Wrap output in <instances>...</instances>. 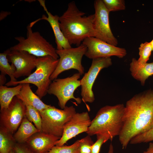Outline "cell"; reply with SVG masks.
I'll use <instances>...</instances> for the list:
<instances>
[{"mask_svg":"<svg viewBox=\"0 0 153 153\" xmlns=\"http://www.w3.org/2000/svg\"><path fill=\"white\" fill-rule=\"evenodd\" d=\"M153 126V91L148 90L134 96L126 103L123 125L118 136L122 148L133 137Z\"/></svg>","mask_w":153,"mask_h":153,"instance_id":"obj_1","label":"cell"},{"mask_svg":"<svg viewBox=\"0 0 153 153\" xmlns=\"http://www.w3.org/2000/svg\"><path fill=\"white\" fill-rule=\"evenodd\" d=\"M85 14L80 11L72 1L68 4L67 10L59 17L61 29L71 45L78 46L86 38L95 37L93 25L94 14L84 16Z\"/></svg>","mask_w":153,"mask_h":153,"instance_id":"obj_2","label":"cell"},{"mask_svg":"<svg viewBox=\"0 0 153 153\" xmlns=\"http://www.w3.org/2000/svg\"><path fill=\"white\" fill-rule=\"evenodd\" d=\"M124 108L123 104L101 108L91 121L86 133L90 136L105 135L112 141L114 137L119 135L122 129Z\"/></svg>","mask_w":153,"mask_h":153,"instance_id":"obj_3","label":"cell"},{"mask_svg":"<svg viewBox=\"0 0 153 153\" xmlns=\"http://www.w3.org/2000/svg\"><path fill=\"white\" fill-rule=\"evenodd\" d=\"M59 60V59H56L50 56L37 57L36 69L33 73L23 80L10 81L5 85L9 86L24 83L33 84L37 88L35 94L41 99L48 93L52 82L50 77L56 69Z\"/></svg>","mask_w":153,"mask_h":153,"instance_id":"obj_4","label":"cell"},{"mask_svg":"<svg viewBox=\"0 0 153 153\" xmlns=\"http://www.w3.org/2000/svg\"><path fill=\"white\" fill-rule=\"evenodd\" d=\"M30 25L27 27V37H15L18 43L9 49L11 50L25 51L37 57L50 56L56 59L59 57L56 49L38 32H33Z\"/></svg>","mask_w":153,"mask_h":153,"instance_id":"obj_5","label":"cell"},{"mask_svg":"<svg viewBox=\"0 0 153 153\" xmlns=\"http://www.w3.org/2000/svg\"><path fill=\"white\" fill-rule=\"evenodd\" d=\"M40 112L42 120L41 131L60 138L65 124L76 113L73 106H66L62 109L52 106Z\"/></svg>","mask_w":153,"mask_h":153,"instance_id":"obj_6","label":"cell"},{"mask_svg":"<svg viewBox=\"0 0 153 153\" xmlns=\"http://www.w3.org/2000/svg\"><path fill=\"white\" fill-rule=\"evenodd\" d=\"M87 50V46L82 43L76 48L56 49L60 58L57 66L50 77L51 80L57 78L58 75L64 71L72 69L77 70L81 75L83 74L84 69L82 60Z\"/></svg>","mask_w":153,"mask_h":153,"instance_id":"obj_7","label":"cell"},{"mask_svg":"<svg viewBox=\"0 0 153 153\" xmlns=\"http://www.w3.org/2000/svg\"><path fill=\"white\" fill-rule=\"evenodd\" d=\"M80 75L79 73H76L71 76L57 78L51 82L48 93L57 97L58 105L61 109L65 108L67 102L71 99H74L78 104L81 102L82 99L75 97L74 95L75 90L80 86V80H78Z\"/></svg>","mask_w":153,"mask_h":153,"instance_id":"obj_8","label":"cell"},{"mask_svg":"<svg viewBox=\"0 0 153 153\" xmlns=\"http://www.w3.org/2000/svg\"><path fill=\"white\" fill-rule=\"evenodd\" d=\"M112 64V59L110 57L92 59L88 71L85 73L80 80L81 99L86 104L89 110V107L86 103H91L95 100L92 88L95 81L101 70L109 67Z\"/></svg>","mask_w":153,"mask_h":153,"instance_id":"obj_9","label":"cell"},{"mask_svg":"<svg viewBox=\"0 0 153 153\" xmlns=\"http://www.w3.org/2000/svg\"><path fill=\"white\" fill-rule=\"evenodd\" d=\"M95 10L93 22L95 37L111 45L117 46V39L112 33L109 24V12L105 6L102 0L94 2Z\"/></svg>","mask_w":153,"mask_h":153,"instance_id":"obj_10","label":"cell"},{"mask_svg":"<svg viewBox=\"0 0 153 153\" xmlns=\"http://www.w3.org/2000/svg\"><path fill=\"white\" fill-rule=\"evenodd\" d=\"M26 106L16 96L8 107L0 110V127L14 135L26 116Z\"/></svg>","mask_w":153,"mask_h":153,"instance_id":"obj_11","label":"cell"},{"mask_svg":"<svg viewBox=\"0 0 153 153\" xmlns=\"http://www.w3.org/2000/svg\"><path fill=\"white\" fill-rule=\"evenodd\" d=\"M82 43L87 48L85 56L92 60L112 56L122 58L127 54L125 48L111 45L94 37L86 38Z\"/></svg>","mask_w":153,"mask_h":153,"instance_id":"obj_12","label":"cell"},{"mask_svg":"<svg viewBox=\"0 0 153 153\" xmlns=\"http://www.w3.org/2000/svg\"><path fill=\"white\" fill-rule=\"evenodd\" d=\"M91 122L88 112L76 113L65 124L63 135L56 142L55 146H63L69 140L78 135L86 132Z\"/></svg>","mask_w":153,"mask_h":153,"instance_id":"obj_13","label":"cell"},{"mask_svg":"<svg viewBox=\"0 0 153 153\" xmlns=\"http://www.w3.org/2000/svg\"><path fill=\"white\" fill-rule=\"evenodd\" d=\"M37 58L25 51L10 50L7 58L16 68V78L30 75L36 67Z\"/></svg>","mask_w":153,"mask_h":153,"instance_id":"obj_14","label":"cell"},{"mask_svg":"<svg viewBox=\"0 0 153 153\" xmlns=\"http://www.w3.org/2000/svg\"><path fill=\"white\" fill-rule=\"evenodd\" d=\"M38 1L46 12L48 16L47 17L45 15H43L41 18L32 22V24L34 25L40 20L47 21L50 24L53 31L57 45L56 49L60 50L72 47L61 29L59 21V16L56 15H53L48 11L45 5V1L40 0Z\"/></svg>","mask_w":153,"mask_h":153,"instance_id":"obj_15","label":"cell"},{"mask_svg":"<svg viewBox=\"0 0 153 153\" xmlns=\"http://www.w3.org/2000/svg\"><path fill=\"white\" fill-rule=\"evenodd\" d=\"M60 138L39 131L32 135L25 143L37 153H46L55 146L56 142Z\"/></svg>","mask_w":153,"mask_h":153,"instance_id":"obj_16","label":"cell"},{"mask_svg":"<svg viewBox=\"0 0 153 153\" xmlns=\"http://www.w3.org/2000/svg\"><path fill=\"white\" fill-rule=\"evenodd\" d=\"M22 86L19 94L16 96L26 106L29 105L38 110L39 112L52 106L43 103L39 97L32 91L29 83L22 84Z\"/></svg>","mask_w":153,"mask_h":153,"instance_id":"obj_17","label":"cell"},{"mask_svg":"<svg viewBox=\"0 0 153 153\" xmlns=\"http://www.w3.org/2000/svg\"><path fill=\"white\" fill-rule=\"evenodd\" d=\"M129 70L133 77L144 86L146 80L153 75V62L140 64L135 58H133L130 64Z\"/></svg>","mask_w":153,"mask_h":153,"instance_id":"obj_18","label":"cell"},{"mask_svg":"<svg viewBox=\"0 0 153 153\" xmlns=\"http://www.w3.org/2000/svg\"><path fill=\"white\" fill-rule=\"evenodd\" d=\"M39 131L25 116L13 136L17 143H25L32 135Z\"/></svg>","mask_w":153,"mask_h":153,"instance_id":"obj_19","label":"cell"},{"mask_svg":"<svg viewBox=\"0 0 153 153\" xmlns=\"http://www.w3.org/2000/svg\"><path fill=\"white\" fill-rule=\"evenodd\" d=\"M22 86V84L13 87L0 86V110L8 107L13 98L19 94Z\"/></svg>","mask_w":153,"mask_h":153,"instance_id":"obj_20","label":"cell"},{"mask_svg":"<svg viewBox=\"0 0 153 153\" xmlns=\"http://www.w3.org/2000/svg\"><path fill=\"white\" fill-rule=\"evenodd\" d=\"M16 143L13 135L0 127V153H9Z\"/></svg>","mask_w":153,"mask_h":153,"instance_id":"obj_21","label":"cell"},{"mask_svg":"<svg viewBox=\"0 0 153 153\" xmlns=\"http://www.w3.org/2000/svg\"><path fill=\"white\" fill-rule=\"evenodd\" d=\"M10 51V49H8L0 54V70L1 74L9 76L10 81H17L15 76L16 68L13 64H9L7 58Z\"/></svg>","mask_w":153,"mask_h":153,"instance_id":"obj_22","label":"cell"},{"mask_svg":"<svg viewBox=\"0 0 153 153\" xmlns=\"http://www.w3.org/2000/svg\"><path fill=\"white\" fill-rule=\"evenodd\" d=\"M26 116L29 121L33 122L37 129L41 131L42 120L39 111L31 106L26 105Z\"/></svg>","mask_w":153,"mask_h":153,"instance_id":"obj_23","label":"cell"},{"mask_svg":"<svg viewBox=\"0 0 153 153\" xmlns=\"http://www.w3.org/2000/svg\"><path fill=\"white\" fill-rule=\"evenodd\" d=\"M139 58L137 60L140 64L147 63L152 51L150 42H145L141 43L139 48Z\"/></svg>","mask_w":153,"mask_h":153,"instance_id":"obj_24","label":"cell"},{"mask_svg":"<svg viewBox=\"0 0 153 153\" xmlns=\"http://www.w3.org/2000/svg\"><path fill=\"white\" fill-rule=\"evenodd\" d=\"M79 140L76 141L69 146H55L49 152L46 153H79Z\"/></svg>","mask_w":153,"mask_h":153,"instance_id":"obj_25","label":"cell"},{"mask_svg":"<svg viewBox=\"0 0 153 153\" xmlns=\"http://www.w3.org/2000/svg\"><path fill=\"white\" fill-rule=\"evenodd\" d=\"M105 6L110 12L124 10L126 9L124 0H102Z\"/></svg>","mask_w":153,"mask_h":153,"instance_id":"obj_26","label":"cell"},{"mask_svg":"<svg viewBox=\"0 0 153 153\" xmlns=\"http://www.w3.org/2000/svg\"><path fill=\"white\" fill-rule=\"evenodd\" d=\"M153 141V126L147 131L139 134L132 138L130 143L136 144L146 143Z\"/></svg>","mask_w":153,"mask_h":153,"instance_id":"obj_27","label":"cell"},{"mask_svg":"<svg viewBox=\"0 0 153 153\" xmlns=\"http://www.w3.org/2000/svg\"><path fill=\"white\" fill-rule=\"evenodd\" d=\"M94 143L90 136L88 135L79 140V153H91L92 146Z\"/></svg>","mask_w":153,"mask_h":153,"instance_id":"obj_28","label":"cell"},{"mask_svg":"<svg viewBox=\"0 0 153 153\" xmlns=\"http://www.w3.org/2000/svg\"><path fill=\"white\" fill-rule=\"evenodd\" d=\"M96 135L97 140L92 146L91 153H99L102 144L109 140V137L105 135Z\"/></svg>","mask_w":153,"mask_h":153,"instance_id":"obj_29","label":"cell"},{"mask_svg":"<svg viewBox=\"0 0 153 153\" xmlns=\"http://www.w3.org/2000/svg\"><path fill=\"white\" fill-rule=\"evenodd\" d=\"M14 149L16 153H37L25 143L20 144L17 143Z\"/></svg>","mask_w":153,"mask_h":153,"instance_id":"obj_30","label":"cell"},{"mask_svg":"<svg viewBox=\"0 0 153 153\" xmlns=\"http://www.w3.org/2000/svg\"><path fill=\"white\" fill-rule=\"evenodd\" d=\"M143 153H153V143L150 142L148 148L146 150L144 151Z\"/></svg>","mask_w":153,"mask_h":153,"instance_id":"obj_31","label":"cell"},{"mask_svg":"<svg viewBox=\"0 0 153 153\" xmlns=\"http://www.w3.org/2000/svg\"><path fill=\"white\" fill-rule=\"evenodd\" d=\"M6 82L5 75L1 74L0 75V86L4 85Z\"/></svg>","mask_w":153,"mask_h":153,"instance_id":"obj_32","label":"cell"},{"mask_svg":"<svg viewBox=\"0 0 153 153\" xmlns=\"http://www.w3.org/2000/svg\"><path fill=\"white\" fill-rule=\"evenodd\" d=\"M9 12H3L1 13L0 14V20L4 18L8 14Z\"/></svg>","mask_w":153,"mask_h":153,"instance_id":"obj_33","label":"cell"},{"mask_svg":"<svg viewBox=\"0 0 153 153\" xmlns=\"http://www.w3.org/2000/svg\"><path fill=\"white\" fill-rule=\"evenodd\" d=\"M107 153H114V147L112 143L110 144Z\"/></svg>","mask_w":153,"mask_h":153,"instance_id":"obj_34","label":"cell"},{"mask_svg":"<svg viewBox=\"0 0 153 153\" xmlns=\"http://www.w3.org/2000/svg\"><path fill=\"white\" fill-rule=\"evenodd\" d=\"M150 42L152 48V51H153V39Z\"/></svg>","mask_w":153,"mask_h":153,"instance_id":"obj_35","label":"cell"},{"mask_svg":"<svg viewBox=\"0 0 153 153\" xmlns=\"http://www.w3.org/2000/svg\"><path fill=\"white\" fill-rule=\"evenodd\" d=\"M9 153H16L14 149H12L11 150Z\"/></svg>","mask_w":153,"mask_h":153,"instance_id":"obj_36","label":"cell"},{"mask_svg":"<svg viewBox=\"0 0 153 153\" xmlns=\"http://www.w3.org/2000/svg\"></svg>","mask_w":153,"mask_h":153,"instance_id":"obj_37","label":"cell"}]
</instances>
